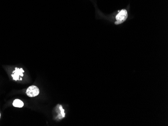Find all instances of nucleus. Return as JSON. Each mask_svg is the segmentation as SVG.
I'll return each instance as SVG.
<instances>
[{
    "instance_id": "20e7f679",
    "label": "nucleus",
    "mask_w": 168,
    "mask_h": 126,
    "mask_svg": "<svg viewBox=\"0 0 168 126\" xmlns=\"http://www.w3.org/2000/svg\"><path fill=\"white\" fill-rule=\"evenodd\" d=\"M14 107L16 108H22L24 106V103L19 99H15L13 103Z\"/></svg>"
},
{
    "instance_id": "f257e3e1",
    "label": "nucleus",
    "mask_w": 168,
    "mask_h": 126,
    "mask_svg": "<svg viewBox=\"0 0 168 126\" xmlns=\"http://www.w3.org/2000/svg\"><path fill=\"white\" fill-rule=\"evenodd\" d=\"M120 13L116 16V21L115 23V25H119L120 24L122 23L125 22V21L127 19L128 17V14H127V11L123 9L122 10L120 11Z\"/></svg>"
},
{
    "instance_id": "f03ea898",
    "label": "nucleus",
    "mask_w": 168,
    "mask_h": 126,
    "mask_svg": "<svg viewBox=\"0 0 168 126\" xmlns=\"http://www.w3.org/2000/svg\"><path fill=\"white\" fill-rule=\"evenodd\" d=\"M39 94V90L37 86L32 85L29 87L26 90V94L29 97H35L38 95Z\"/></svg>"
},
{
    "instance_id": "423d86ee",
    "label": "nucleus",
    "mask_w": 168,
    "mask_h": 126,
    "mask_svg": "<svg viewBox=\"0 0 168 126\" xmlns=\"http://www.w3.org/2000/svg\"><path fill=\"white\" fill-rule=\"evenodd\" d=\"M0 118H1V113H0Z\"/></svg>"
},
{
    "instance_id": "7ed1b4c3",
    "label": "nucleus",
    "mask_w": 168,
    "mask_h": 126,
    "mask_svg": "<svg viewBox=\"0 0 168 126\" xmlns=\"http://www.w3.org/2000/svg\"><path fill=\"white\" fill-rule=\"evenodd\" d=\"M24 72V70L22 68H15V70L13 72V74H12V76L13 79L15 80H20V76H23V73Z\"/></svg>"
},
{
    "instance_id": "39448f33",
    "label": "nucleus",
    "mask_w": 168,
    "mask_h": 126,
    "mask_svg": "<svg viewBox=\"0 0 168 126\" xmlns=\"http://www.w3.org/2000/svg\"><path fill=\"white\" fill-rule=\"evenodd\" d=\"M59 114L58 116V118L59 119L63 118L65 117V113H64V110L63 109V107L61 105H59Z\"/></svg>"
}]
</instances>
